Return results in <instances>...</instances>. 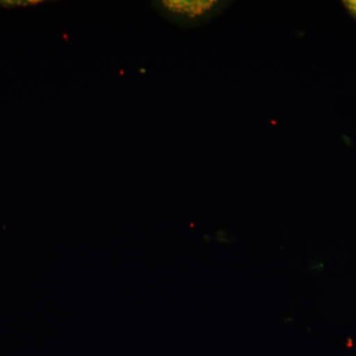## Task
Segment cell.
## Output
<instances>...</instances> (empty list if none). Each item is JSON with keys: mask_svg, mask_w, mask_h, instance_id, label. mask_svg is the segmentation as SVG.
Wrapping results in <instances>:
<instances>
[{"mask_svg": "<svg viewBox=\"0 0 356 356\" xmlns=\"http://www.w3.org/2000/svg\"><path fill=\"white\" fill-rule=\"evenodd\" d=\"M232 3L224 0H156L151 1V6L172 24L193 28L207 24Z\"/></svg>", "mask_w": 356, "mask_h": 356, "instance_id": "1", "label": "cell"}, {"mask_svg": "<svg viewBox=\"0 0 356 356\" xmlns=\"http://www.w3.org/2000/svg\"><path fill=\"white\" fill-rule=\"evenodd\" d=\"M41 0H27V1H0V6H33L44 3Z\"/></svg>", "mask_w": 356, "mask_h": 356, "instance_id": "2", "label": "cell"}, {"mask_svg": "<svg viewBox=\"0 0 356 356\" xmlns=\"http://www.w3.org/2000/svg\"><path fill=\"white\" fill-rule=\"evenodd\" d=\"M341 3L346 13L350 14V17L356 22V0H344Z\"/></svg>", "mask_w": 356, "mask_h": 356, "instance_id": "3", "label": "cell"}]
</instances>
